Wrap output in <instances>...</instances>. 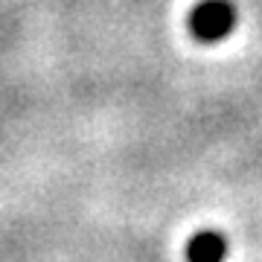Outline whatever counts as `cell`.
Wrapping results in <instances>:
<instances>
[{
	"label": "cell",
	"instance_id": "1",
	"mask_svg": "<svg viewBox=\"0 0 262 262\" xmlns=\"http://www.w3.org/2000/svg\"><path fill=\"white\" fill-rule=\"evenodd\" d=\"M239 12L230 0H198L187 18L189 35L201 44H219L236 29Z\"/></svg>",
	"mask_w": 262,
	"mask_h": 262
},
{
	"label": "cell",
	"instance_id": "2",
	"mask_svg": "<svg viewBox=\"0 0 262 262\" xmlns=\"http://www.w3.org/2000/svg\"><path fill=\"white\" fill-rule=\"evenodd\" d=\"M227 239L215 230H201L187 242V262H225Z\"/></svg>",
	"mask_w": 262,
	"mask_h": 262
}]
</instances>
